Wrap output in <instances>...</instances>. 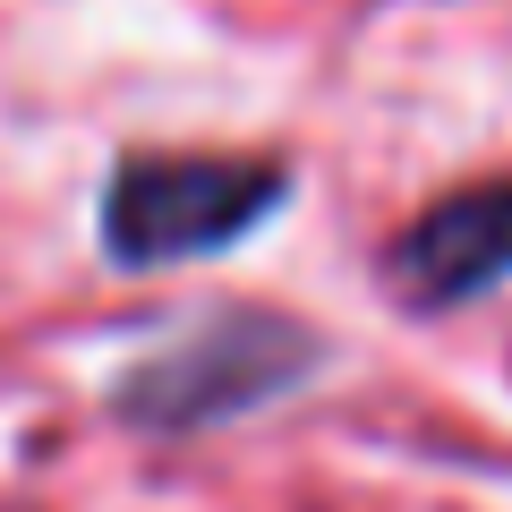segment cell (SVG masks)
<instances>
[{"label": "cell", "instance_id": "cell-3", "mask_svg": "<svg viewBox=\"0 0 512 512\" xmlns=\"http://www.w3.org/2000/svg\"><path fill=\"white\" fill-rule=\"evenodd\" d=\"M384 282L410 308H470V299L504 291L512 282V171L444 188L436 205H419L384 248Z\"/></svg>", "mask_w": 512, "mask_h": 512}, {"label": "cell", "instance_id": "cell-1", "mask_svg": "<svg viewBox=\"0 0 512 512\" xmlns=\"http://www.w3.org/2000/svg\"><path fill=\"white\" fill-rule=\"evenodd\" d=\"M316 367H325V333L308 316L231 299V308L197 316L188 333L154 342L146 359H128L111 384V419L137 436H205V427L274 410Z\"/></svg>", "mask_w": 512, "mask_h": 512}, {"label": "cell", "instance_id": "cell-2", "mask_svg": "<svg viewBox=\"0 0 512 512\" xmlns=\"http://www.w3.org/2000/svg\"><path fill=\"white\" fill-rule=\"evenodd\" d=\"M291 205V163L274 154H205V146H154L120 154L94 205V239L120 274H163V265H197Z\"/></svg>", "mask_w": 512, "mask_h": 512}]
</instances>
